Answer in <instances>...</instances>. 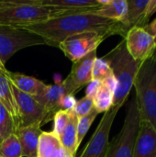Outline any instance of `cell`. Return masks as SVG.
I'll list each match as a JSON object with an SVG mask.
<instances>
[{
	"mask_svg": "<svg viewBox=\"0 0 156 157\" xmlns=\"http://www.w3.org/2000/svg\"><path fill=\"white\" fill-rule=\"evenodd\" d=\"M106 39L105 36L97 32L87 31L66 38L58 45V48L68 59L75 63L91 52L97 50Z\"/></svg>",
	"mask_w": 156,
	"mask_h": 157,
	"instance_id": "obj_7",
	"label": "cell"
},
{
	"mask_svg": "<svg viewBox=\"0 0 156 157\" xmlns=\"http://www.w3.org/2000/svg\"><path fill=\"white\" fill-rule=\"evenodd\" d=\"M140 125V114L135 98L127 109V114L120 132L109 142L105 157H133V147Z\"/></svg>",
	"mask_w": 156,
	"mask_h": 157,
	"instance_id": "obj_5",
	"label": "cell"
},
{
	"mask_svg": "<svg viewBox=\"0 0 156 157\" xmlns=\"http://www.w3.org/2000/svg\"><path fill=\"white\" fill-rule=\"evenodd\" d=\"M89 12L105 18L121 22L124 25L128 13V3L127 0H101V6Z\"/></svg>",
	"mask_w": 156,
	"mask_h": 157,
	"instance_id": "obj_19",
	"label": "cell"
},
{
	"mask_svg": "<svg viewBox=\"0 0 156 157\" xmlns=\"http://www.w3.org/2000/svg\"><path fill=\"white\" fill-rule=\"evenodd\" d=\"M0 157H23L21 144L16 133L0 144Z\"/></svg>",
	"mask_w": 156,
	"mask_h": 157,
	"instance_id": "obj_23",
	"label": "cell"
},
{
	"mask_svg": "<svg viewBox=\"0 0 156 157\" xmlns=\"http://www.w3.org/2000/svg\"><path fill=\"white\" fill-rule=\"evenodd\" d=\"M69 119H70V111L60 110L56 112V114L53 117V129L51 132L59 138V136L62 134L66 125L68 124Z\"/></svg>",
	"mask_w": 156,
	"mask_h": 157,
	"instance_id": "obj_27",
	"label": "cell"
},
{
	"mask_svg": "<svg viewBox=\"0 0 156 157\" xmlns=\"http://www.w3.org/2000/svg\"><path fill=\"white\" fill-rule=\"evenodd\" d=\"M77 123H78V117L73 111H70L69 122L66 125L63 132H62V134L59 136L60 142L62 143L63 146L74 155H76L78 149Z\"/></svg>",
	"mask_w": 156,
	"mask_h": 157,
	"instance_id": "obj_21",
	"label": "cell"
},
{
	"mask_svg": "<svg viewBox=\"0 0 156 157\" xmlns=\"http://www.w3.org/2000/svg\"><path fill=\"white\" fill-rule=\"evenodd\" d=\"M133 87L140 121H148L156 129V51L141 63Z\"/></svg>",
	"mask_w": 156,
	"mask_h": 157,
	"instance_id": "obj_4",
	"label": "cell"
},
{
	"mask_svg": "<svg viewBox=\"0 0 156 157\" xmlns=\"http://www.w3.org/2000/svg\"><path fill=\"white\" fill-rule=\"evenodd\" d=\"M7 71H8V70L6 68V65L0 62V76H6Z\"/></svg>",
	"mask_w": 156,
	"mask_h": 157,
	"instance_id": "obj_32",
	"label": "cell"
},
{
	"mask_svg": "<svg viewBox=\"0 0 156 157\" xmlns=\"http://www.w3.org/2000/svg\"><path fill=\"white\" fill-rule=\"evenodd\" d=\"M93 109H94L93 98H91L87 96H85L83 98L76 101V104L72 111L78 118H81V117L87 115Z\"/></svg>",
	"mask_w": 156,
	"mask_h": 157,
	"instance_id": "obj_28",
	"label": "cell"
},
{
	"mask_svg": "<svg viewBox=\"0 0 156 157\" xmlns=\"http://www.w3.org/2000/svg\"><path fill=\"white\" fill-rule=\"evenodd\" d=\"M37 157H75L67 151L60 139L51 132H41L39 139Z\"/></svg>",
	"mask_w": 156,
	"mask_h": 157,
	"instance_id": "obj_16",
	"label": "cell"
},
{
	"mask_svg": "<svg viewBox=\"0 0 156 157\" xmlns=\"http://www.w3.org/2000/svg\"><path fill=\"white\" fill-rule=\"evenodd\" d=\"M124 40L131 56L141 63L150 58L156 51L154 39L144 28L133 27L130 29Z\"/></svg>",
	"mask_w": 156,
	"mask_h": 157,
	"instance_id": "obj_10",
	"label": "cell"
},
{
	"mask_svg": "<svg viewBox=\"0 0 156 157\" xmlns=\"http://www.w3.org/2000/svg\"><path fill=\"white\" fill-rule=\"evenodd\" d=\"M133 157H156V129L148 121H140Z\"/></svg>",
	"mask_w": 156,
	"mask_h": 157,
	"instance_id": "obj_14",
	"label": "cell"
},
{
	"mask_svg": "<svg viewBox=\"0 0 156 157\" xmlns=\"http://www.w3.org/2000/svg\"><path fill=\"white\" fill-rule=\"evenodd\" d=\"M22 29L41 37L47 45L57 48L66 38L83 32H97L106 38L120 35L124 39L129 31L121 22L105 18L90 12L63 15L26 26Z\"/></svg>",
	"mask_w": 156,
	"mask_h": 157,
	"instance_id": "obj_1",
	"label": "cell"
},
{
	"mask_svg": "<svg viewBox=\"0 0 156 157\" xmlns=\"http://www.w3.org/2000/svg\"><path fill=\"white\" fill-rule=\"evenodd\" d=\"M109 65L117 81L113 106L122 107L133 87V83L141 63L135 61L129 53L124 39L109 52L102 57Z\"/></svg>",
	"mask_w": 156,
	"mask_h": 157,
	"instance_id": "obj_3",
	"label": "cell"
},
{
	"mask_svg": "<svg viewBox=\"0 0 156 157\" xmlns=\"http://www.w3.org/2000/svg\"><path fill=\"white\" fill-rule=\"evenodd\" d=\"M0 103L7 110L15 121L17 129L19 128L18 107L12 88V84L6 76H0Z\"/></svg>",
	"mask_w": 156,
	"mask_h": 157,
	"instance_id": "obj_20",
	"label": "cell"
},
{
	"mask_svg": "<svg viewBox=\"0 0 156 157\" xmlns=\"http://www.w3.org/2000/svg\"><path fill=\"white\" fill-rule=\"evenodd\" d=\"M97 58L96 50L77 62L73 63L70 74L62 82L66 95L74 96L81 88L87 86L92 81V68Z\"/></svg>",
	"mask_w": 156,
	"mask_h": 157,
	"instance_id": "obj_9",
	"label": "cell"
},
{
	"mask_svg": "<svg viewBox=\"0 0 156 157\" xmlns=\"http://www.w3.org/2000/svg\"><path fill=\"white\" fill-rule=\"evenodd\" d=\"M6 76L17 90L33 98L40 96L46 86V84L42 81L33 76L26 75L20 73L7 71Z\"/></svg>",
	"mask_w": 156,
	"mask_h": 157,
	"instance_id": "obj_18",
	"label": "cell"
},
{
	"mask_svg": "<svg viewBox=\"0 0 156 157\" xmlns=\"http://www.w3.org/2000/svg\"><path fill=\"white\" fill-rule=\"evenodd\" d=\"M65 95L66 93L63 83H59L55 85H46L41 94L35 98L45 110V118L42 125L52 121L56 112L62 109V100Z\"/></svg>",
	"mask_w": 156,
	"mask_h": 157,
	"instance_id": "obj_13",
	"label": "cell"
},
{
	"mask_svg": "<svg viewBox=\"0 0 156 157\" xmlns=\"http://www.w3.org/2000/svg\"><path fill=\"white\" fill-rule=\"evenodd\" d=\"M120 106H113L104 113L95 132L79 157H105L109 144V133Z\"/></svg>",
	"mask_w": 156,
	"mask_h": 157,
	"instance_id": "obj_8",
	"label": "cell"
},
{
	"mask_svg": "<svg viewBox=\"0 0 156 157\" xmlns=\"http://www.w3.org/2000/svg\"><path fill=\"white\" fill-rule=\"evenodd\" d=\"M12 88L18 107L19 128L28 127L33 124H40L42 126L45 118L44 108L35 99V98L17 90L13 85Z\"/></svg>",
	"mask_w": 156,
	"mask_h": 157,
	"instance_id": "obj_11",
	"label": "cell"
},
{
	"mask_svg": "<svg viewBox=\"0 0 156 157\" xmlns=\"http://www.w3.org/2000/svg\"><path fill=\"white\" fill-rule=\"evenodd\" d=\"M40 127V124H33L19 128L16 132L21 144L23 157H37L39 139L42 132Z\"/></svg>",
	"mask_w": 156,
	"mask_h": 157,
	"instance_id": "obj_17",
	"label": "cell"
},
{
	"mask_svg": "<svg viewBox=\"0 0 156 157\" xmlns=\"http://www.w3.org/2000/svg\"><path fill=\"white\" fill-rule=\"evenodd\" d=\"M36 45H47L40 36L26 29L0 25V62H6L18 51Z\"/></svg>",
	"mask_w": 156,
	"mask_h": 157,
	"instance_id": "obj_6",
	"label": "cell"
},
{
	"mask_svg": "<svg viewBox=\"0 0 156 157\" xmlns=\"http://www.w3.org/2000/svg\"><path fill=\"white\" fill-rule=\"evenodd\" d=\"M17 131L14 120L0 103V144Z\"/></svg>",
	"mask_w": 156,
	"mask_h": 157,
	"instance_id": "obj_24",
	"label": "cell"
},
{
	"mask_svg": "<svg viewBox=\"0 0 156 157\" xmlns=\"http://www.w3.org/2000/svg\"><path fill=\"white\" fill-rule=\"evenodd\" d=\"M128 13L124 26L129 30L133 27L144 28L156 13V0H127Z\"/></svg>",
	"mask_w": 156,
	"mask_h": 157,
	"instance_id": "obj_12",
	"label": "cell"
},
{
	"mask_svg": "<svg viewBox=\"0 0 156 157\" xmlns=\"http://www.w3.org/2000/svg\"><path fill=\"white\" fill-rule=\"evenodd\" d=\"M114 102V91L109 89L101 82V86L98 88L97 94L93 98V103L95 109L99 113H105L113 107Z\"/></svg>",
	"mask_w": 156,
	"mask_h": 157,
	"instance_id": "obj_22",
	"label": "cell"
},
{
	"mask_svg": "<svg viewBox=\"0 0 156 157\" xmlns=\"http://www.w3.org/2000/svg\"><path fill=\"white\" fill-rule=\"evenodd\" d=\"M62 10L45 7L40 0H0V25L22 29L63 16Z\"/></svg>",
	"mask_w": 156,
	"mask_h": 157,
	"instance_id": "obj_2",
	"label": "cell"
},
{
	"mask_svg": "<svg viewBox=\"0 0 156 157\" xmlns=\"http://www.w3.org/2000/svg\"><path fill=\"white\" fill-rule=\"evenodd\" d=\"M111 75L112 71L108 63L103 58H97L92 68V80L103 81Z\"/></svg>",
	"mask_w": 156,
	"mask_h": 157,
	"instance_id": "obj_26",
	"label": "cell"
},
{
	"mask_svg": "<svg viewBox=\"0 0 156 157\" xmlns=\"http://www.w3.org/2000/svg\"><path fill=\"white\" fill-rule=\"evenodd\" d=\"M144 29L152 35V37L154 39V41L156 43V18H154L152 22L148 23L144 27Z\"/></svg>",
	"mask_w": 156,
	"mask_h": 157,
	"instance_id": "obj_31",
	"label": "cell"
},
{
	"mask_svg": "<svg viewBox=\"0 0 156 157\" xmlns=\"http://www.w3.org/2000/svg\"><path fill=\"white\" fill-rule=\"evenodd\" d=\"M40 5L62 10L68 15L97 9L101 6V0H40Z\"/></svg>",
	"mask_w": 156,
	"mask_h": 157,
	"instance_id": "obj_15",
	"label": "cell"
},
{
	"mask_svg": "<svg viewBox=\"0 0 156 157\" xmlns=\"http://www.w3.org/2000/svg\"><path fill=\"white\" fill-rule=\"evenodd\" d=\"M76 99L74 95H65L62 100V106L61 110H66V111H72L76 104Z\"/></svg>",
	"mask_w": 156,
	"mask_h": 157,
	"instance_id": "obj_29",
	"label": "cell"
},
{
	"mask_svg": "<svg viewBox=\"0 0 156 157\" xmlns=\"http://www.w3.org/2000/svg\"><path fill=\"white\" fill-rule=\"evenodd\" d=\"M101 86V81H97V80H92L88 85H87V87H86V96L93 98L95 97V95L97 94L98 88L100 87Z\"/></svg>",
	"mask_w": 156,
	"mask_h": 157,
	"instance_id": "obj_30",
	"label": "cell"
},
{
	"mask_svg": "<svg viewBox=\"0 0 156 157\" xmlns=\"http://www.w3.org/2000/svg\"><path fill=\"white\" fill-rule=\"evenodd\" d=\"M97 115H98V112L94 108L87 115L78 118V123H77V145L78 147L80 146L82 141L84 140L85 136L86 135L88 130L90 129L92 123L94 122Z\"/></svg>",
	"mask_w": 156,
	"mask_h": 157,
	"instance_id": "obj_25",
	"label": "cell"
}]
</instances>
